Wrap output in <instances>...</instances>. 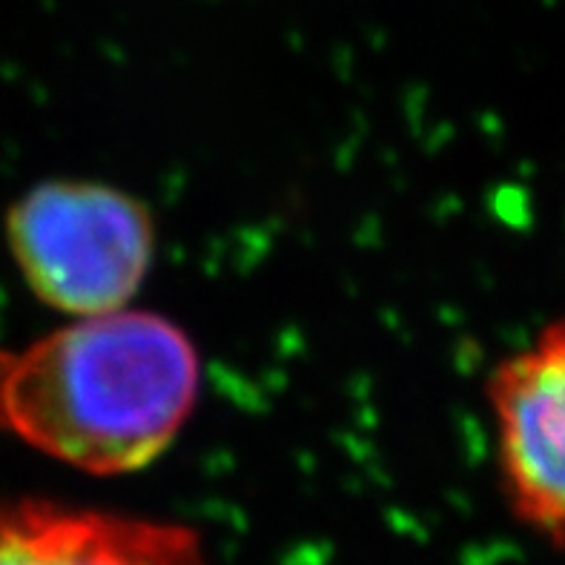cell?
Here are the masks:
<instances>
[{"label": "cell", "instance_id": "7a4b0ae2", "mask_svg": "<svg viewBox=\"0 0 565 565\" xmlns=\"http://www.w3.org/2000/svg\"><path fill=\"white\" fill-rule=\"evenodd\" d=\"M7 242L29 290L72 319L127 310L152 256L150 210L100 181H46L14 201Z\"/></svg>", "mask_w": 565, "mask_h": 565}, {"label": "cell", "instance_id": "3957f363", "mask_svg": "<svg viewBox=\"0 0 565 565\" xmlns=\"http://www.w3.org/2000/svg\"><path fill=\"white\" fill-rule=\"evenodd\" d=\"M488 405L511 511L565 545V316L494 367Z\"/></svg>", "mask_w": 565, "mask_h": 565}, {"label": "cell", "instance_id": "277c9868", "mask_svg": "<svg viewBox=\"0 0 565 565\" xmlns=\"http://www.w3.org/2000/svg\"><path fill=\"white\" fill-rule=\"evenodd\" d=\"M0 565H210L193 529L43 497H0Z\"/></svg>", "mask_w": 565, "mask_h": 565}, {"label": "cell", "instance_id": "6da1fadb", "mask_svg": "<svg viewBox=\"0 0 565 565\" xmlns=\"http://www.w3.org/2000/svg\"><path fill=\"white\" fill-rule=\"evenodd\" d=\"M199 385L193 339L164 316L75 319L0 351V434L95 477L132 473L179 437Z\"/></svg>", "mask_w": 565, "mask_h": 565}]
</instances>
